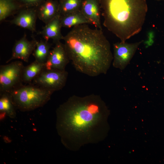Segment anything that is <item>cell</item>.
I'll use <instances>...</instances> for the list:
<instances>
[{
    "mask_svg": "<svg viewBox=\"0 0 164 164\" xmlns=\"http://www.w3.org/2000/svg\"><path fill=\"white\" fill-rule=\"evenodd\" d=\"M108 113L99 95L70 97L56 111V128L62 144L75 151L99 142L105 136Z\"/></svg>",
    "mask_w": 164,
    "mask_h": 164,
    "instance_id": "cell-1",
    "label": "cell"
},
{
    "mask_svg": "<svg viewBox=\"0 0 164 164\" xmlns=\"http://www.w3.org/2000/svg\"><path fill=\"white\" fill-rule=\"evenodd\" d=\"M70 60L75 70L91 77L105 74L113 60L109 42L102 29L77 25L63 36Z\"/></svg>",
    "mask_w": 164,
    "mask_h": 164,
    "instance_id": "cell-2",
    "label": "cell"
},
{
    "mask_svg": "<svg viewBox=\"0 0 164 164\" xmlns=\"http://www.w3.org/2000/svg\"><path fill=\"white\" fill-rule=\"evenodd\" d=\"M99 1L104 26L121 41L141 31L148 11L146 0Z\"/></svg>",
    "mask_w": 164,
    "mask_h": 164,
    "instance_id": "cell-3",
    "label": "cell"
},
{
    "mask_svg": "<svg viewBox=\"0 0 164 164\" xmlns=\"http://www.w3.org/2000/svg\"><path fill=\"white\" fill-rule=\"evenodd\" d=\"M54 92L36 85L29 84L15 88L9 93L16 109L29 111L43 106Z\"/></svg>",
    "mask_w": 164,
    "mask_h": 164,
    "instance_id": "cell-4",
    "label": "cell"
},
{
    "mask_svg": "<svg viewBox=\"0 0 164 164\" xmlns=\"http://www.w3.org/2000/svg\"><path fill=\"white\" fill-rule=\"evenodd\" d=\"M24 67L22 62L20 61L0 66V93H9L23 85L22 74Z\"/></svg>",
    "mask_w": 164,
    "mask_h": 164,
    "instance_id": "cell-5",
    "label": "cell"
},
{
    "mask_svg": "<svg viewBox=\"0 0 164 164\" xmlns=\"http://www.w3.org/2000/svg\"><path fill=\"white\" fill-rule=\"evenodd\" d=\"M68 75L65 70L44 69L32 81V84L55 92L65 85Z\"/></svg>",
    "mask_w": 164,
    "mask_h": 164,
    "instance_id": "cell-6",
    "label": "cell"
},
{
    "mask_svg": "<svg viewBox=\"0 0 164 164\" xmlns=\"http://www.w3.org/2000/svg\"><path fill=\"white\" fill-rule=\"evenodd\" d=\"M142 41L128 43L121 41L113 45L112 65L121 70H124L130 63Z\"/></svg>",
    "mask_w": 164,
    "mask_h": 164,
    "instance_id": "cell-7",
    "label": "cell"
},
{
    "mask_svg": "<svg viewBox=\"0 0 164 164\" xmlns=\"http://www.w3.org/2000/svg\"><path fill=\"white\" fill-rule=\"evenodd\" d=\"M45 64L47 70H65L70 60L64 44L60 41L55 44Z\"/></svg>",
    "mask_w": 164,
    "mask_h": 164,
    "instance_id": "cell-8",
    "label": "cell"
},
{
    "mask_svg": "<svg viewBox=\"0 0 164 164\" xmlns=\"http://www.w3.org/2000/svg\"><path fill=\"white\" fill-rule=\"evenodd\" d=\"M32 38V40H29L25 33L22 37L16 41L12 48V56L6 61V63L16 59H20L28 62L36 44L37 40L33 36Z\"/></svg>",
    "mask_w": 164,
    "mask_h": 164,
    "instance_id": "cell-9",
    "label": "cell"
},
{
    "mask_svg": "<svg viewBox=\"0 0 164 164\" xmlns=\"http://www.w3.org/2000/svg\"><path fill=\"white\" fill-rule=\"evenodd\" d=\"M37 18L36 9L27 8L19 10L10 22L12 24L33 32L36 31V23Z\"/></svg>",
    "mask_w": 164,
    "mask_h": 164,
    "instance_id": "cell-10",
    "label": "cell"
},
{
    "mask_svg": "<svg viewBox=\"0 0 164 164\" xmlns=\"http://www.w3.org/2000/svg\"><path fill=\"white\" fill-rule=\"evenodd\" d=\"M81 11L91 25L95 28L102 29L99 0H84Z\"/></svg>",
    "mask_w": 164,
    "mask_h": 164,
    "instance_id": "cell-11",
    "label": "cell"
},
{
    "mask_svg": "<svg viewBox=\"0 0 164 164\" xmlns=\"http://www.w3.org/2000/svg\"><path fill=\"white\" fill-rule=\"evenodd\" d=\"M62 27L59 15L46 24L39 34L42 36L45 40L48 41L51 39L55 44L63 40L64 36L61 32Z\"/></svg>",
    "mask_w": 164,
    "mask_h": 164,
    "instance_id": "cell-12",
    "label": "cell"
},
{
    "mask_svg": "<svg viewBox=\"0 0 164 164\" xmlns=\"http://www.w3.org/2000/svg\"><path fill=\"white\" fill-rule=\"evenodd\" d=\"M38 6V18L45 24L59 15V3L56 0H47Z\"/></svg>",
    "mask_w": 164,
    "mask_h": 164,
    "instance_id": "cell-13",
    "label": "cell"
},
{
    "mask_svg": "<svg viewBox=\"0 0 164 164\" xmlns=\"http://www.w3.org/2000/svg\"><path fill=\"white\" fill-rule=\"evenodd\" d=\"M62 27L70 28L83 24H91L81 10L60 16Z\"/></svg>",
    "mask_w": 164,
    "mask_h": 164,
    "instance_id": "cell-14",
    "label": "cell"
},
{
    "mask_svg": "<svg viewBox=\"0 0 164 164\" xmlns=\"http://www.w3.org/2000/svg\"><path fill=\"white\" fill-rule=\"evenodd\" d=\"M44 63L36 60L24 67L22 74L23 82L30 84L45 69Z\"/></svg>",
    "mask_w": 164,
    "mask_h": 164,
    "instance_id": "cell-15",
    "label": "cell"
},
{
    "mask_svg": "<svg viewBox=\"0 0 164 164\" xmlns=\"http://www.w3.org/2000/svg\"><path fill=\"white\" fill-rule=\"evenodd\" d=\"M16 108L9 93H0V117L7 115L11 118H15L16 115Z\"/></svg>",
    "mask_w": 164,
    "mask_h": 164,
    "instance_id": "cell-16",
    "label": "cell"
},
{
    "mask_svg": "<svg viewBox=\"0 0 164 164\" xmlns=\"http://www.w3.org/2000/svg\"><path fill=\"white\" fill-rule=\"evenodd\" d=\"M51 44L48 41L37 40L33 55L36 60L45 63L48 57L50 50Z\"/></svg>",
    "mask_w": 164,
    "mask_h": 164,
    "instance_id": "cell-17",
    "label": "cell"
},
{
    "mask_svg": "<svg viewBox=\"0 0 164 164\" xmlns=\"http://www.w3.org/2000/svg\"><path fill=\"white\" fill-rule=\"evenodd\" d=\"M84 0H60V16L81 10Z\"/></svg>",
    "mask_w": 164,
    "mask_h": 164,
    "instance_id": "cell-18",
    "label": "cell"
},
{
    "mask_svg": "<svg viewBox=\"0 0 164 164\" xmlns=\"http://www.w3.org/2000/svg\"><path fill=\"white\" fill-rule=\"evenodd\" d=\"M19 8L12 0H0V22L16 13Z\"/></svg>",
    "mask_w": 164,
    "mask_h": 164,
    "instance_id": "cell-19",
    "label": "cell"
},
{
    "mask_svg": "<svg viewBox=\"0 0 164 164\" xmlns=\"http://www.w3.org/2000/svg\"><path fill=\"white\" fill-rule=\"evenodd\" d=\"M42 0H21L26 5H39V2H40Z\"/></svg>",
    "mask_w": 164,
    "mask_h": 164,
    "instance_id": "cell-20",
    "label": "cell"
},
{
    "mask_svg": "<svg viewBox=\"0 0 164 164\" xmlns=\"http://www.w3.org/2000/svg\"><path fill=\"white\" fill-rule=\"evenodd\" d=\"M155 0L159 1H162V0Z\"/></svg>",
    "mask_w": 164,
    "mask_h": 164,
    "instance_id": "cell-21",
    "label": "cell"
},
{
    "mask_svg": "<svg viewBox=\"0 0 164 164\" xmlns=\"http://www.w3.org/2000/svg\"></svg>",
    "mask_w": 164,
    "mask_h": 164,
    "instance_id": "cell-22",
    "label": "cell"
}]
</instances>
